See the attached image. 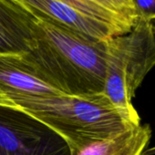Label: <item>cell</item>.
Returning a JSON list of instances; mask_svg holds the SVG:
<instances>
[{
  "mask_svg": "<svg viewBox=\"0 0 155 155\" xmlns=\"http://www.w3.org/2000/svg\"><path fill=\"white\" fill-rule=\"evenodd\" d=\"M32 17L36 45L30 51L19 54L28 71L64 95L103 92L109 39H88Z\"/></svg>",
  "mask_w": 155,
  "mask_h": 155,
  "instance_id": "1",
  "label": "cell"
},
{
  "mask_svg": "<svg viewBox=\"0 0 155 155\" xmlns=\"http://www.w3.org/2000/svg\"><path fill=\"white\" fill-rule=\"evenodd\" d=\"M1 104L16 107L39 120L59 135L69 149L109 139L133 127L103 92L32 97Z\"/></svg>",
  "mask_w": 155,
  "mask_h": 155,
  "instance_id": "2",
  "label": "cell"
},
{
  "mask_svg": "<svg viewBox=\"0 0 155 155\" xmlns=\"http://www.w3.org/2000/svg\"><path fill=\"white\" fill-rule=\"evenodd\" d=\"M155 67V24L139 18L126 35L109 39L103 93L130 126L140 124L132 99L147 74Z\"/></svg>",
  "mask_w": 155,
  "mask_h": 155,
  "instance_id": "3",
  "label": "cell"
},
{
  "mask_svg": "<svg viewBox=\"0 0 155 155\" xmlns=\"http://www.w3.org/2000/svg\"><path fill=\"white\" fill-rule=\"evenodd\" d=\"M66 141L25 111L0 103V155H69Z\"/></svg>",
  "mask_w": 155,
  "mask_h": 155,
  "instance_id": "4",
  "label": "cell"
},
{
  "mask_svg": "<svg viewBox=\"0 0 155 155\" xmlns=\"http://www.w3.org/2000/svg\"><path fill=\"white\" fill-rule=\"evenodd\" d=\"M31 15L82 38L107 40L123 36L112 26L95 19L58 0H12Z\"/></svg>",
  "mask_w": 155,
  "mask_h": 155,
  "instance_id": "5",
  "label": "cell"
},
{
  "mask_svg": "<svg viewBox=\"0 0 155 155\" xmlns=\"http://www.w3.org/2000/svg\"><path fill=\"white\" fill-rule=\"evenodd\" d=\"M61 94L29 72L21 62L19 54L0 55V103Z\"/></svg>",
  "mask_w": 155,
  "mask_h": 155,
  "instance_id": "6",
  "label": "cell"
},
{
  "mask_svg": "<svg viewBox=\"0 0 155 155\" xmlns=\"http://www.w3.org/2000/svg\"><path fill=\"white\" fill-rule=\"evenodd\" d=\"M36 45L34 18L11 0H0V55L23 54Z\"/></svg>",
  "mask_w": 155,
  "mask_h": 155,
  "instance_id": "7",
  "label": "cell"
},
{
  "mask_svg": "<svg viewBox=\"0 0 155 155\" xmlns=\"http://www.w3.org/2000/svg\"><path fill=\"white\" fill-rule=\"evenodd\" d=\"M150 137V126L140 124L109 139L69 149V155H142Z\"/></svg>",
  "mask_w": 155,
  "mask_h": 155,
  "instance_id": "8",
  "label": "cell"
},
{
  "mask_svg": "<svg viewBox=\"0 0 155 155\" xmlns=\"http://www.w3.org/2000/svg\"><path fill=\"white\" fill-rule=\"evenodd\" d=\"M58 1L64 3L95 19L112 26L118 29L121 35L128 34L133 28L129 24L102 8L95 0H58Z\"/></svg>",
  "mask_w": 155,
  "mask_h": 155,
  "instance_id": "9",
  "label": "cell"
},
{
  "mask_svg": "<svg viewBox=\"0 0 155 155\" xmlns=\"http://www.w3.org/2000/svg\"><path fill=\"white\" fill-rule=\"evenodd\" d=\"M105 10L119 18L132 28L136 25L139 16L132 0H95Z\"/></svg>",
  "mask_w": 155,
  "mask_h": 155,
  "instance_id": "10",
  "label": "cell"
},
{
  "mask_svg": "<svg viewBox=\"0 0 155 155\" xmlns=\"http://www.w3.org/2000/svg\"><path fill=\"white\" fill-rule=\"evenodd\" d=\"M139 18L155 20V0H132Z\"/></svg>",
  "mask_w": 155,
  "mask_h": 155,
  "instance_id": "11",
  "label": "cell"
},
{
  "mask_svg": "<svg viewBox=\"0 0 155 155\" xmlns=\"http://www.w3.org/2000/svg\"><path fill=\"white\" fill-rule=\"evenodd\" d=\"M153 154H155V147H153L151 149H148V150H144L142 153V155H153Z\"/></svg>",
  "mask_w": 155,
  "mask_h": 155,
  "instance_id": "12",
  "label": "cell"
},
{
  "mask_svg": "<svg viewBox=\"0 0 155 155\" xmlns=\"http://www.w3.org/2000/svg\"><path fill=\"white\" fill-rule=\"evenodd\" d=\"M11 1H12V0H11Z\"/></svg>",
  "mask_w": 155,
  "mask_h": 155,
  "instance_id": "13",
  "label": "cell"
}]
</instances>
